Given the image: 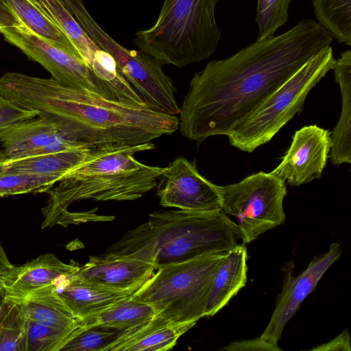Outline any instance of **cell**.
Wrapping results in <instances>:
<instances>
[{
	"label": "cell",
	"mask_w": 351,
	"mask_h": 351,
	"mask_svg": "<svg viewBox=\"0 0 351 351\" xmlns=\"http://www.w3.org/2000/svg\"><path fill=\"white\" fill-rule=\"evenodd\" d=\"M332 40L317 21L305 19L280 35L256 40L226 58L210 61L192 77L180 107L181 134L199 143L227 136Z\"/></svg>",
	"instance_id": "6da1fadb"
},
{
	"label": "cell",
	"mask_w": 351,
	"mask_h": 351,
	"mask_svg": "<svg viewBox=\"0 0 351 351\" xmlns=\"http://www.w3.org/2000/svg\"><path fill=\"white\" fill-rule=\"evenodd\" d=\"M0 96L36 111L71 137L92 147L146 143L178 129L176 116L65 86L51 77L8 72L0 77Z\"/></svg>",
	"instance_id": "7a4b0ae2"
},
{
	"label": "cell",
	"mask_w": 351,
	"mask_h": 351,
	"mask_svg": "<svg viewBox=\"0 0 351 351\" xmlns=\"http://www.w3.org/2000/svg\"><path fill=\"white\" fill-rule=\"evenodd\" d=\"M241 232L222 210H156L127 231L105 253L140 259L156 269L206 254L226 253L239 244Z\"/></svg>",
	"instance_id": "3957f363"
},
{
	"label": "cell",
	"mask_w": 351,
	"mask_h": 351,
	"mask_svg": "<svg viewBox=\"0 0 351 351\" xmlns=\"http://www.w3.org/2000/svg\"><path fill=\"white\" fill-rule=\"evenodd\" d=\"M155 147L152 142L93 147L81 165L46 192L49 197L41 209V228L56 224L74 202L84 199L132 201L154 189L165 167L143 164L134 155Z\"/></svg>",
	"instance_id": "277c9868"
},
{
	"label": "cell",
	"mask_w": 351,
	"mask_h": 351,
	"mask_svg": "<svg viewBox=\"0 0 351 351\" xmlns=\"http://www.w3.org/2000/svg\"><path fill=\"white\" fill-rule=\"evenodd\" d=\"M221 0H165L155 24L134 43L162 64L178 68L207 60L221 39L215 9Z\"/></svg>",
	"instance_id": "5b68a950"
},
{
	"label": "cell",
	"mask_w": 351,
	"mask_h": 351,
	"mask_svg": "<svg viewBox=\"0 0 351 351\" xmlns=\"http://www.w3.org/2000/svg\"><path fill=\"white\" fill-rule=\"evenodd\" d=\"M225 254H206L160 267L130 298L151 305L156 316L169 322H197L204 317L210 289Z\"/></svg>",
	"instance_id": "8992f818"
},
{
	"label": "cell",
	"mask_w": 351,
	"mask_h": 351,
	"mask_svg": "<svg viewBox=\"0 0 351 351\" xmlns=\"http://www.w3.org/2000/svg\"><path fill=\"white\" fill-rule=\"evenodd\" d=\"M335 59L327 47L305 62L228 133L229 143L247 153L270 141L303 109L310 90L332 70Z\"/></svg>",
	"instance_id": "52a82bcc"
},
{
	"label": "cell",
	"mask_w": 351,
	"mask_h": 351,
	"mask_svg": "<svg viewBox=\"0 0 351 351\" xmlns=\"http://www.w3.org/2000/svg\"><path fill=\"white\" fill-rule=\"evenodd\" d=\"M66 8L95 45L112 56L119 71L146 106L167 114H179L176 88L158 59L117 43L94 20L82 0H68Z\"/></svg>",
	"instance_id": "ba28073f"
},
{
	"label": "cell",
	"mask_w": 351,
	"mask_h": 351,
	"mask_svg": "<svg viewBox=\"0 0 351 351\" xmlns=\"http://www.w3.org/2000/svg\"><path fill=\"white\" fill-rule=\"evenodd\" d=\"M221 210L234 217L243 244L284 223L285 182L274 174L260 171L241 181L217 185Z\"/></svg>",
	"instance_id": "9c48e42d"
},
{
	"label": "cell",
	"mask_w": 351,
	"mask_h": 351,
	"mask_svg": "<svg viewBox=\"0 0 351 351\" xmlns=\"http://www.w3.org/2000/svg\"><path fill=\"white\" fill-rule=\"evenodd\" d=\"M0 33L6 41L18 47L29 59L41 64L58 83L73 88L88 90L106 97L97 79L80 57L48 43L27 28H2Z\"/></svg>",
	"instance_id": "30bf717a"
},
{
	"label": "cell",
	"mask_w": 351,
	"mask_h": 351,
	"mask_svg": "<svg viewBox=\"0 0 351 351\" xmlns=\"http://www.w3.org/2000/svg\"><path fill=\"white\" fill-rule=\"evenodd\" d=\"M160 205L196 212L221 210L217 185L198 171L195 164L177 157L165 167L158 179Z\"/></svg>",
	"instance_id": "8fae6325"
},
{
	"label": "cell",
	"mask_w": 351,
	"mask_h": 351,
	"mask_svg": "<svg viewBox=\"0 0 351 351\" xmlns=\"http://www.w3.org/2000/svg\"><path fill=\"white\" fill-rule=\"evenodd\" d=\"M341 255L340 244L332 243L327 252L313 258L306 269L297 276L292 275L293 263L289 268L285 269L282 289L276 300L270 321L260 336L262 339L278 344L287 323Z\"/></svg>",
	"instance_id": "7c38bea8"
},
{
	"label": "cell",
	"mask_w": 351,
	"mask_h": 351,
	"mask_svg": "<svg viewBox=\"0 0 351 351\" xmlns=\"http://www.w3.org/2000/svg\"><path fill=\"white\" fill-rule=\"evenodd\" d=\"M0 154L9 158L92 147L65 133L57 123L41 117L0 129Z\"/></svg>",
	"instance_id": "4fadbf2b"
},
{
	"label": "cell",
	"mask_w": 351,
	"mask_h": 351,
	"mask_svg": "<svg viewBox=\"0 0 351 351\" xmlns=\"http://www.w3.org/2000/svg\"><path fill=\"white\" fill-rule=\"evenodd\" d=\"M331 132L317 125L297 130L280 163L271 173L292 186L320 178L331 149Z\"/></svg>",
	"instance_id": "5bb4252c"
},
{
	"label": "cell",
	"mask_w": 351,
	"mask_h": 351,
	"mask_svg": "<svg viewBox=\"0 0 351 351\" xmlns=\"http://www.w3.org/2000/svg\"><path fill=\"white\" fill-rule=\"evenodd\" d=\"M156 270L153 264L140 259L104 253L90 256L73 278L132 295Z\"/></svg>",
	"instance_id": "9a60e30c"
},
{
	"label": "cell",
	"mask_w": 351,
	"mask_h": 351,
	"mask_svg": "<svg viewBox=\"0 0 351 351\" xmlns=\"http://www.w3.org/2000/svg\"><path fill=\"white\" fill-rule=\"evenodd\" d=\"M79 269L75 263H65L53 254L47 253L21 266H13L0 278V285L6 299L20 302L32 292L73 276Z\"/></svg>",
	"instance_id": "2e32d148"
},
{
	"label": "cell",
	"mask_w": 351,
	"mask_h": 351,
	"mask_svg": "<svg viewBox=\"0 0 351 351\" xmlns=\"http://www.w3.org/2000/svg\"><path fill=\"white\" fill-rule=\"evenodd\" d=\"M45 5L97 80L104 85L114 83L119 73L112 56L95 45L60 0H45Z\"/></svg>",
	"instance_id": "e0dca14e"
},
{
	"label": "cell",
	"mask_w": 351,
	"mask_h": 351,
	"mask_svg": "<svg viewBox=\"0 0 351 351\" xmlns=\"http://www.w3.org/2000/svg\"><path fill=\"white\" fill-rule=\"evenodd\" d=\"M56 291L73 315L82 321L114 306L132 295L81 282L73 276L60 279Z\"/></svg>",
	"instance_id": "ac0fdd59"
},
{
	"label": "cell",
	"mask_w": 351,
	"mask_h": 351,
	"mask_svg": "<svg viewBox=\"0 0 351 351\" xmlns=\"http://www.w3.org/2000/svg\"><path fill=\"white\" fill-rule=\"evenodd\" d=\"M247 252L245 244H237L225 254L208 296L205 316H213L223 308L247 282Z\"/></svg>",
	"instance_id": "d6986e66"
},
{
	"label": "cell",
	"mask_w": 351,
	"mask_h": 351,
	"mask_svg": "<svg viewBox=\"0 0 351 351\" xmlns=\"http://www.w3.org/2000/svg\"><path fill=\"white\" fill-rule=\"evenodd\" d=\"M341 95L339 121L331 132L330 158L332 164L351 163V50L343 51L333 67Z\"/></svg>",
	"instance_id": "ffe728a7"
},
{
	"label": "cell",
	"mask_w": 351,
	"mask_h": 351,
	"mask_svg": "<svg viewBox=\"0 0 351 351\" xmlns=\"http://www.w3.org/2000/svg\"><path fill=\"white\" fill-rule=\"evenodd\" d=\"M95 147L9 158L0 154V172L19 171L58 176L61 180L81 165Z\"/></svg>",
	"instance_id": "44dd1931"
},
{
	"label": "cell",
	"mask_w": 351,
	"mask_h": 351,
	"mask_svg": "<svg viewBox=\"0 0 351 351\" xmlns=\"http://www.w3.org/2000/svg\"><path fill=\"white\" fill-rule=\"evenodd\" d=\"M58 281L32 292L20 302L28 319L60 328L81 325L82 321L73 315L58 295L56 291Z\"/></svg>",
	"instance_id": "7402d4cb"
},
{
	"label": "cell",
	"mask_w": 351,
	"mask_h": 351,
	"mask_svg": "<svg viewBox=\"0 0 351 351\" xmlns=\"http://www.w3.org/2000/svg\"><path fill=\"white\" fill-rule=\"evenodd\" d=\"M5 1L30 32L55 47L80 57L64 33L36 4L29 0Z\"/></svg>",
	"instance_id": "603a6c76"
},
{
	"label": "cell",
	"mask_w": 351,
	"mask_h": 351,
	"mask_svg": "<svg viewBox=\"0 0 351 351\" xmlns=\"http://www.w3.org/2000/svg\"><path fill=\"white\" fill-rule=\"evenodd\" d=\"M156 314L151 305L130 297L98 315L84 319L82 326H101L123 330L150 320Z\"/></svg>",
	"instance_id": "cb8c5ba5"
},
{
	"label": "cell",
	"mask_w": 351,
	"mask_h": 351,
	"mask_svg": "<svg viewBox=\"0 0 351 351\" xmlns=\"http://www.w3.org/2000/svg\"><path fill=\"white\" fill-rule=\"evenodd\" d=\"M317 22L339 43L351 45V0H312Z\"/></svg>",
	"instance_id": "d4e9b609"
},
{
	"label": "cell",
	"mask_w": 351,
	"mask_h": 351,
	"mask_svg": "<svg viewBox=\"0 0 351 351\" xmlns=\"http://www.w3.org/2000/svg\"><path fill=\"white\" fill-rule=\"evenodd\" d=\"M28 330L29 319L22 304L9 300L0 326V351H27Z\"/></svg>",
	"instance_id": "484cf974"
},
{
	"label": "cell",
	"mask_w": 351,
	"mask_h": 351,
	"mask_svg": "<svg viewBox=\"0 0 351 351\" xmlns=\"http://www.w3.org/2000/svg\"><path fill=\"white\" fill-rule=\"evenodd\" d=\"M61 178L51 175L19 171L0 172V197L47 192Z\"/></svg>",
	"instance_id": "4316f807"
},
{
	"label": "cell",
	"mask_w": 351,
	"mask_h": 351,
	"mask_svg": "<svg viewBox=\"0 0 351 351\" xmlns=\"http://www.w3.org/2000/svg\"><path fill=\"white\" fill-rule=\"evenodd\" d=\"M82 328V324L69 328H60L29 320L27 351H60Z\"/></svg>",
	"instance_id": "83f0119b"
},
{
	"label": "cell",
	"mask_w": 351,
	"mask_h": 351,
	"mask_svg": "<svg viewBox=\"0 0 351 351\" xmlns=\"http://www.w3.org/2000/svg\"><path fill=\"white\" fill-rule=\"evenodd\" d=\"M197 322L169 323L156 328L146 335L127 345L123 351H166L171 350L178 339Z\"/></svg>",
	"instance_id": "f1b7e54d"
},
{
	"label": "cell",
	"mask_w": 351,
	"mask_h": 351,
	"mask_svg": "<svg viewBox=\"0 0 351 351\" xmlns=\"http://www.w3.org/2000/svg\"><path fill=\"white\" fill-rule=\"evenodd\" d=\"M121 332L122 330L101 326H82L61 351H107Z\"/></svg>",
	"instance_id": "f546056e"
},
{
	"label": "cell",
	"mask_w": 351,
	"mask_h": 351,
	"mask_svg": "<svg viewBox=\"0 0 351 351\" xmlns=\"http://www.w3.org/2000/svg\"><path fill=\"white\" fill-rule=\"evenodd\" d=\"M291 2V0H257V40L274 36L277 29L287 23Z\"/></svg>",
	"instance_id": "4dcf8cb0"
},
{
	"label": "cell",
	"mask_w": 351,
	"mask_h": 351,
	"mask_svg": "<svg viewBox=\"0 0 351 351\" xmlns=\"http://www.w3.org/2000/svg\"><path fill=\"white\" fill-rule=\"evenodd\" d=\"M37 116L36 111L23 108L12 101L0 96V129Z\"/></svg>",
	"instance_id": "1f68e13d"
},
{
	"label": "cell",
	"mask_w": 351,
	"mask_h": 351,
	"mask_svg": "<svg viewBox=\"0 0 351 351\" xmlns=\"http://www.w3.org/2000/svg\"><path fill=\"white\" fill-rule=\"evenodd\" d=\"M225 351H279L278 344L271 343L261 337L248 340L234 341L221 348Z\"/></svg>",
	"instance_id": "d6a6232c"
},
{
	"label": "cell",
	"mask_w": 351,
	"mask_h": 351,
	"mask_svg": "<svg viewBox=\"0 0 351 351\" xmlns=\"http://www.w3.org/2000/svg\"><path fill=\"white\" fill-rule=\"evenodd\" d=\"M2 28L19 29L27 28L5 0H0V29Z\"/></svg>",
	"instance_id": "836d02e7"
},
{
	"label": "cell",
	"mask_w": 351,
	"mask_h": 351,
	"mask_svg": "<svg viewBox=\"0 0 351 351\" xmlns=\"http://www.w3.org/2000/svg\"><path fill=\"white\" fill-rule=\"evenodd\" d=\"M349 332L347 329L343 330L338 336L331 341L312 348L311 350L315 351H332V350H351Z\"/></svg>",
	"instance_id": "e575fe53"
},
{
	"label": "cell",
	"mask_w": 351,
	"mask_h": 351,
	"mask_svg": "<svg viewBox=\"0 0 351 351\" xmlns=\"http://www.w3.org/2000/svg\"><path fill=\"white\" fill-rule=\"evenodd\" d=\"M13 266L9 261L2 245L0 244V278L10 271Z\"/></svg>",
	"instance_id": "d590c367"
},
{
	"label": "cell",
	"mask_w": 351,
	"mask_h": 351,
	"mask_svg": "<svg viewBox=\"0 0 351 351\" xmlns=\"http://www.w3.org/2000/svg\"><path fill=\"white\" fill-rule=\"evenodd\" d=\"M9 300L5 298L3 289L0 290V326L7 311Z\"/></svg>",
	"instance_id": "8d00e7d4"
},
{
	"label": "cell",
	"mask_w": 351,
	"mask_h": 351,
	"mask_svg": "<svg viewBox=\"0 0 351 351\" xmlns=\"http://www.w3.org/2000/svg\"><path fill=\"white\" fill-rule=\"evenodd\" d=\"M36 4L38 6H39L48 16V13L47 12L45 5V0H29Z\"/></svg>",
	"instance_id": "74e56055"
},
{
	"label": "cell",
	"mask_w": 351,
	"mask_h": 351,
	"mask_svg": "<svg viewBox=\"0 0 351 351\" xmlns=\"http://www.w3.org/2000/svg\"><path fill=\"white\" fill-rule=\"evenodd\" d=\"M1 288H2V287H1V286L0 285V290L1 289Z\"/></svg>",
	"instance_id": "f35d334b"
}]
</instances>
